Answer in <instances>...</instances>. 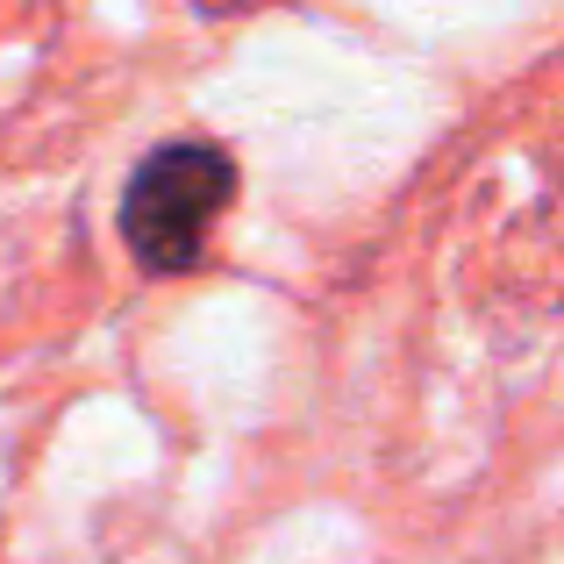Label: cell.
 I'll return each instance as SVG.
<instances>
[{"mask_svg": "<svg viewBox=\"0 0 564 564\" xmlns=\"http://www.w3.org/2000/svg\"><path fill=\"white\" fill-rule=\"evenodd\" d=\"M236 200V158L215 137H172L129 172L122 186V243L151 279H180L207 258L215 221Z\"/></svg>", "mask_w": 564, "mask_h": 564, "instance_id": "obj_1", "label": "cell"}]
</instances>
